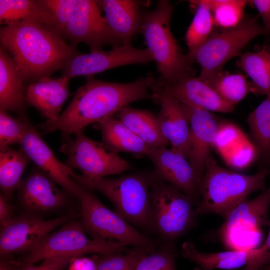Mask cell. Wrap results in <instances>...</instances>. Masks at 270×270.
I'll list each match as a JSON object with an SVG mask.
<instances>
[{"mask_svg": "<svg viewBox=\"0 0 270 270\" xmlns=\"http://www.w3.org/2000/svg\"><path fill=\"white\" fill-rule=\"evenodd\" d=\"M86 78L85 84L78 88L58 118L40 124L44 134L58 130L62 134H73L90 124L114 116L130 103L142 99L152 100L150 90L156 78L150 74L128 83L105 82L94 76Z\"/></svg>", "mask_w": 270, "mask_h": 270, "instance_id": "obj_1", "label": "cell"}, {"mask_svg": "<svg viewBox=\"0 0 270 270\" xmlns=\"http://www.w3.org/2000/svg\"><path fill=\"white\" fill-rule=\"evenodd\" d=\"M0 46L12 56L28 84L62 70L78 52L46 26L26 22L0 28Z\"/></svg>", "mask_w": 270, "mask_h": 270, "instance_id": "obj_2", "label": "cell"}, {"mask_svg": "<svg viewBox=\"0 0 270 270\" xmlns=\"http://www.w3.org/2000/svg\"><path fill=\"white\" fill-rule=\"evenodd\" d=\"M270 174V168L252 175L232 172L220 166L210 155L200 182L197 214H214L224 218L251 194L264 190Z\"/></svg>", "mask_w": 270, "mask_h": 270, "instance_id": "obj_3", "label": "cell"}, {"mask_svg": "<svg viewBox=\"0 0 270 270\" xmlns=\"http://www.w3.org/2000/svg\"><path fill=\"white\" fill-rule=\"evenodd\" d=\"M71 178L80 186L104 194L114 206V212L128 223L154 234L150 200L154 179L152 172L96 180L88 179L74 172Z\"/></svg>", "mask_w": 270, "mask_h": 270, "instance_id": "obj_4", "label": "cell"}, {"mask_svg": "<svg viewBox=\"0 0 270 270\" xmlns=\"http://www.w3.org/2000/svg\"><path fill=\"white\" fill-rule=\"evenodd\" d=\"M173 6L168 0L157 2L152 10L142 12L141 32L160 74L159 80L174 84L188 76H194V61L184 54L170 30Z\"/></svg>", "mask_w": 270, "mask_h": 270, "instance_id": "obj_5", "label": "cell"}, {"mask_svg": "<svg viewBox=\"0 0 270 270\" xmlns=\"http://www.w3.org/2000/svg\"><path fill=\"white\" fill-rule=\"evenodd\" d=\"M150 200L154 234L160 242L175 244L180 238L197 226L198 214L194 200L154 176Z\"/></svg>", "mask_w": 270, "mask_h": 270, "instance_id": "obj_6", "label": "cell"}, {"mask_svg": "<svg viewBox=\"0 0 270 270\" xmlns=\"http://www.w3.org/2000/svg\"><path fill=\"white\" fill-rule=\"evenodd\" d=\"M78 200L82 226L92 239L124 246L152 249L160 242L138 231L115 212L106 206L92 190L82 186Z\"/></svg>", "mask_w": 270, "mask_h": 270, "instance_id": "obj_7", "label": "cell"}, {"mask_svg": "<svg viewBox=\"0 0 270 270\" xmlns=\"http://www.w3.org/2000/svg\"><path fill=\"white\" fill-rule=\"evenodd\" d=\"M258 16H249L236 27L214 31L204 44L189 54L200 66V80L209 82L222 71L225 64L240 56L250 41L264 34L263 27L258 23Z\"/></svg>", "mask_w": 270, "mask_h": 270, "instance_id": "obj_8", "label": "cell"}, {"mask_svg": "<svg viewBox=\"0 0 270 270\" xmlns=\"http://www.w3.org/2000/svg\"><path fill=\"white\" fill-rule=\"evenodd\" d=\"M128 248L116 243L90 239L85 234L80 222L72 220L52 232L24 252L22 258L15 263L21 268L53 256H71L78 258L85 254L126 252Z\"/></svg>", "mask_w": 270, "mask_h": 270, "instance_id": "obj_9", "label": "cell"}, {"mask_svg": "<svg viewBox=\"0 0 270 270\" xmlns=\"http://www.w3.org/2000/svg\"><path fill=\"white\" fill-rule=\"evenodd\" d=\"M62 134L60 151L68 158L65 164L71 170L78 169L84 177L96 180L119 174L132 168V165L102 142L94 140L82 132Z\"/></svg>", "mask_w": 270, "mask_h": 270, "instance_id": "obj_10", "label": "cell"}, {"mask_svg": "<svg viewBox=\"0 0 270 270\" xmlns=\"http://www.w3.org/2000/svg\"><path fill=\"white\" fill-rule=\"evenodd\" d=\"M101 10L98 0H78L62 38L75 47L80 42L84 43L90 52L102 50L106 46H122L102 15Z\"/></svg>", "mask_w": 270, "mask_h": 270, "instance_id": "obj_11", "label": "cell"}, {"mask_svg": "<svg viewBox=\"0 0 270 270\" xmlns=\"http://www.w3.org/2000/svg\"><path fill=\"white\" fill-rule=\"evenodd\" d=\"M154 61L147 48H136L131 46L114 47L108 51L102 50L88 54L78 52L62 70V76L70 80L78 76H92L111 68L128 64H142Z\"/></svg>", "mask_w": 270, "mask_h": 270, "instance_id": "obj_12", "label": "cell"}, {"mask_svg": "<svg viewBox=\"0 0 270 270\" xmlns=\"http://www.w3.org/2000/svg\"><path fill=\"white\" fill-rule=\"evenodd\" d=\"M77 216L75 213H68L48 220L33 215L13 218L0 230V256L26 252L56 228Z\"/></svg>", "mask_w": 270, "mask_h": 270, "instance_id": "obj_13", "label": "cell"}, {"mask_svg": "<svg viewBox=\"0 0 270 270\" xmlns=\"http://www.w3.org/2000/svg\"><path fill=\"white\" fill-rule=\"evenodd\" d=\"M146 156L154 165L156 178L178 188L198 204L201 180L186 156L166 146L150 148Z\"/></svg>", "mask_w": 270, "mask_h": 270, "instance_id": "obj_14", "label": "cell"}, {"mask_svg": "<svg viewBox=\"0 0 270 270\" xmlns=\"http://www.w3.org/2000/svg\"><path fill=\"white\" fill-rule=\"evenodd\" d=\"M270 186L255 198L242 202L225 218L216 233L224 245L232 250L238 236L270 226Z\"/></svg>", "mask_w": 270, "mask_h": 270, "instance_id": "obj_15", "label": "cell"}, {"mask_svg": "<svg viewBox=\"0 0 270 270\" xmlns=\"http://www.w3.org/2000/svg\"><path fill=\"white\" fill-rule=\"evenodd\" d=\"M182 104L190 128V149L188 160L201 180L206 162L216 145L222 123L210 111Z\"/></svg>", "mask_w": 270, "mask_h": 270, "instance_id": "obj_16", "label": "cell"}, {"mask_svg": "<svg viewBox=\"0 0 270 270\" xmlns=\"http://www.w3.org/2000/svg\"><path fill=\"white\" fill-rule=\"evenodd\" d=\"M153 96L165 94L181 102L210 111L232 112L234 106L225 101L208 84L194 76H186L174 84H166L158 78L151 88Z\"/></svg>", "mask_w": 270, "mask_h": 270, "instance_id": "obj_17", "label": "cell"}, {"mask_svg": "<svg viewBox=\"0 0 270 270\" xmlns=\"http://www.w3.org/2000/svg\"><path fill=\"white\" fill-rule=\"evenodd\" d=\"M20 144V148L38 168L70 196L78 199L82 187L71 178L74 172L56 158L31 124Z\"/></svg>", "mask_w": 270, "mask_h": 270, "instance_id": "obj_18", "label": "cell"}, {"mask_svg": "<svg viewBox=\"0 0 270 270\" xmlns=\"http://www.w3.org/2000/svg\"><path fill=\"white\" fill-rule=\"evenodd\" d=\"M17 190L24 208L32 214L54 211L64 206L68 194L38 168H34ZM69 195V194H68Z\"/></svg>", "mask_w": 270, "mask_h": 270, "instance_id": "obj_19", "label": "cell"}, {"mask_svg": "<svg viewBox=\"0 0 270 270\" xmlns=\"http://www.w3.org/2000/svg\"><path fill=\"white\" fill-rule=\"evenodd\" d=\"M152 100L160 106L157 116L163 136L172 148L188 159L190 149V128L182 102L165 94L154 96Z\"/></svg>", "mask_w": 270, "mask_h": 270, "instance_id": "obj_20", "label": "cell"}, {"mask_svg": "<svg viewBox=\"0 0 270 270\" xmlns=\"http://www.w3.org/2000/svg\"><path fill=\"white\" fill-rule=\"evenodd\" d=\"M70 80L64 76L41 78L25 88L28 104L36 108L47 122L56 120L69 96Z\"/></svg>", "mask_w": 270, "mask_h": 270, "instance_id": "obj_21", "label": "cell"}, {"mask_svg": "<svg viewBox=\"0 0 270 270\" xmlns=\"http://www.w3.org/2000/svg\"><path fill=\"white\" fill-rule=\"evenodd\" d=\"M24 76L10 54L0 46V110L27 118Z\"/></svg>", "mask_w": 270, "mask_h": 270, "instance_id": "obj_22", "label": "cell"}, {"mask_svg": "<svg viewBox=\"0 0 270 270\" xmlns=\"http://www.w3.org/2000/svg\"><path fill=\"white\" fill-rule=\"evenodd\" d=\"M98 3L108 24L122 46H131L132 38L141 32L142 3L134 0H101Z\"/></svg>", "mask_w": 270, "mask_h": 270, "instance_id": "obj_23", "label": "cell"}, {"mask_svg": "<svg viewBox=\"0 0 270 270\" xmlns=\"http://www.w3.org/2000/svg\"><path fill=\"white\" fill-rule=\"evenodd\" d=\"M258 252V248H254L206 253L198 250L190 241L184 242L180 250L184 258L204 270H232L246 266L256 258Z\"/></svg>", "mask_w": 270, "mask_h": 270, "instance_id": "obj_24", "label": "cell"}, {"mask_svg": "<svg viewBox=\"0 0 270 270\" xmlns=\"http://www.w3.org/2000/svg\"><path fill=\"white\" fill-rule=\"evenodd\" d=\"M102 133V142L116 153L126 152L138 156H146L150 147L123 122L114 116L96 123Z\"/></svg>", "mask_w": 270, "mask_h": 270, "instance_id": "obj_25", "label": "cell"}, {"mask_svg": "<svg viewBox=\"0 0 270 270\" xmlns=\"http://www.w3.org/2000/svg\"><path fill=\"white\" fill-rule=\"evenodd\" d=\"M116 114L117 119L150 148L166 146L170 144L162 133L157 116L152 112L126 106Z\"/></svg>", "mask_w": 270, "mask_h": 270, "instance_id": "obj_26", "label": "cell"}, {"mask_svg": "<svg viewBox=\"0 0 270 270\" xmlns=\"http://www.w3.org/2000/svg\"><path fill=\"white\" fill-rule=\"evenodd\" d=\"M0 22L4 24L20 22L34 23L51 30L54 18L41 0H0Z\"/></svg>", "mask_w": 270, "mask_h": 270, "instance_id": "obj_27", "label": "cell"}, {"mask_svg": "<svg viewBox=\"0 0 270 270\" xmlns=\"http://www.w3.org/2000/svg\"><path fill=\"white\" fill-rule=\"evenodd\" d=\"M31 161L20 148L0 147V187L2 194L9 200L20 183L24 171Z\"/></svg>", "mask_w": 270, "mask_h": 270, "instance_id": "obj_28", "label": "cell"}, {"mask_svg": "<svg viewBox=\"0 0 270 270\" xmlns=\"http://www.w3.org/2000/svg\"><path fill=\"white\" fill-rule=\"evenodd\" d=\"M238 64L252 80V92L270 94V54L264 45L258 52L242 54Z\"/></svg>", "mask_w": 270, "mask_h": 270, "instance_id": "obj_29", "label": "cell"}, {"mask_svg": "<svg viewBox=\"0 0 270 270\" xmlns=\"http://www.w3.org/2000/svg\"><path fill=\"white\" fill-rule=\"evenodd\" d=\"M195 14L185 36L188 54L194 52L204 44L213 32L214 26L212 11L204 0L189 1Z\"/></svg>", "mask_w": 270, "mask_h": 270, "instance_id": "obj_30", "label": "cell"}, {"mask_svg": "<svg viewBox=\"0 0 270 270\" xmlns=\"http://www.w3.org/2000/svg\"><path fill=\"white\" fill-rule=\"evenodd\" d=\"M206 83L225 101L234 106L252 92V84L241 74H230L222 70Z\"/></svg>", "mask_w": 270, "mask_h": 270, "instance_id": "obj_31", "label": "cell"}, {"mask_svg": "<svg viewBox=\"0 0 270 270\" xmlns=\"http://www.w3.org/2000/svg\"><path fill=\"white\" fill-rule=\"evenodd\" d=\"M256 148L263 155L270 154V94L249 114L248 119Z\"/></svg>", "mask_w": 270, "mask_h": 270, "instance_id": "obj_32", "label": "cell"}, {"mask_svg": "<svg viewBox=\"0 0 270 270\" xmlns=\"http://www.w3.org/2000/svg\"><path fill=\"white\" fill-rule=\"evenodd\" d=\"M212 11L214 24L222 29L232 28L244 18L245 0H204Z\"/></svg>", "mask_w": 270, "mask_h": 270, "instance_id": "obj_33", "label": "cell"}, {"mask_svg": "<svg viewBox=\"0 0 270 270\" xmlns=\"http://www.w3.org/2000/svg\"><path fill=\"white\" fill-rule=\"evenodd\" d=\"M178 252L175 244L160 242L144 253L132 270H176Z\"/></svg>", "mask_w": 270, "mask_h": 270, "instance_id": "obj_34", "label": "cell"}, {"mask_svg": "<svg viewBox=\"0 0 270 270\" xmlns=\"http://www.w3.org/2000/svg\"><path fill=\"white\" fill-rule=\"evenodd\" d=\"M150 250L133 248L126 252L99 254L92 259L96 270H132L140 258Z\"/></svg>", "mask_w": 270, "mask_h": 270, "instance_id": "obj_35", "label": "cell"}, {"mask_svg": "<svg viewBox=\"0 0 270 270\" xmlns=\"http://www.w3.org/2000/svg\"><path fill=\"white\" fill-rule=\"evenodd\" d=\"M30 124L28 118H16L0 110V147L20 144Z\"/></svg>", "mask_w": 270, "mask_h": 270, "instance_id": "obj_36", "label": "cell"}, {"mask_svg": "<svg viewBox=\"0 0 270 270\" xmlns=\"http://www.w3.org/2000/svg\"><path fill=\"white\" fill-rule=\"evenodd\" d=\"M49 9L54 18L51 31L62 38L66 25L78 0H41Z\"/></svg>", "mask_w": 270, "mask_h": 270, "instance_id": "obj_37", "label": "cell"}, {"mask_svg": "<svg viewBox=\"0 0 270 270\" xmlns=\"http://www.w3.org/2000/svg\"><path fill=\"white\" fill-rule=\"evenodd\" d=\"M76 258L71 256L48 257L40 265L32 264L22 270H64Z\"/></svg>", "mask_w": 270, "mask_h": 270, "instance_id": "obj_38", "label": "cell"}, {"mask_svg": "<svg viewBox=\"0 0 270 270\" xmlns=\"http://www.w3.org/2000/svg\"><path fill=\"white\" fill-rule=\"evenodd\" d=\"M258 250L256 258L241 270H262L270 264V228L265 242L260 247L258 248Z\"/></svg>", "mask_w": 270, "mask_h": 270, "instance_id": "obj_39", "label": "cell"}, {"mask_svg": "<svg viewBox=\"0 0 270 270\" xmlns=\"http://www.w3.org/2000/svg\"><path fill=\"white\" fill-rule=\"evenodd\" d=\"M258 10L261 17L264 35L270 34V0H254L250 1Z\"/></svg>", "mask_w": 270, "mask_h": 270, "instance_id": "obj_40", "label": "cell"}, {"mask_svg": "<svg viewBox=\"0 0 270 270\" xmlns=\"http://www.w3.org/2000/svg\"><path fill=\"white\" fill-rule=\"evenodd\" d=\"M13 208L8 200L2 194L0 195V230L4 228L13 218Z\"/></svg>", "mask_w": 270, "mask_h": 270, "instance_id": "obj_41", "label": "cell"}, {"mask_svg": "<svg viewBox=\"0 0 270 270\" xmlns=\"http://www.w3.org/2000/svg\"><path fill=\"white\" fill-rule=\"evenodd\" d=\"M68 270H96L93 259L74 258L70 264Z\"/></svg>", "mask_w": 270, "mask_h": 270, "instance_id": "obj_42", "label": "cell"}, {"mask_svg": "<svg viewBox=\"0 0 270 270\" xmlns=\"http://www.w3.org/2000/svg\"><path fill=\"white\" fill-rule=\"evenodd\" d=\"M10 266L4 265V264H1L0 270H11L12 268H10Z\"/></svg>", "mask_w": 270, "mask_h": 270, "instance_id": "obj_43", "label": "cell"}, {"mask_svg": "<svg viewBox=\"0 0 270 270\" xmlns=\"http://www.w3.org/2000/svg\"><path fill=\"white\" fill-rule=\"evenodd\" d=\"M266 50L270 54V42L268 44L264 45Z\"/></svg>", "mask_w": 270, "mask_h": 270, "instance_id": "obj_44", "label": "cell"}, {"mask_svg": "<svg viewBox=\"0 0 270 270\" xmlns=\"http://www.w3.org/2000/svg\"><path fill=\"white\" fill-rule=\"evenodd\" d=\"M262 270H270V264L265 266Z\"/></svg>", "mask_w": 270, "mask_h": 270, "instance_id": "obj_45", "label": "cell"}, {"mask_svg": "<svg viewBox=\"0 0 270 270\" xmlns=\"http://www.w3.org/2000/svg\"><path fill=\"white\" fill-rule=\"evenodd\" d=\"M194 270H204L201 268L200 267H198V268H196Z\"/></svg>", "mask_w": 270, "mask_h": 270, "instance_id": "obj_46", "label": "cell"}, {"mask_svg": "<svg viewBox=\"0 0 270 270\" xmlns=\"http://www.w3.org/2000/svg\"></svg>", "mask_w": 270, "mask_h": 270, "instance_id": "obj_47", "label": "cell"}]
</instances>
